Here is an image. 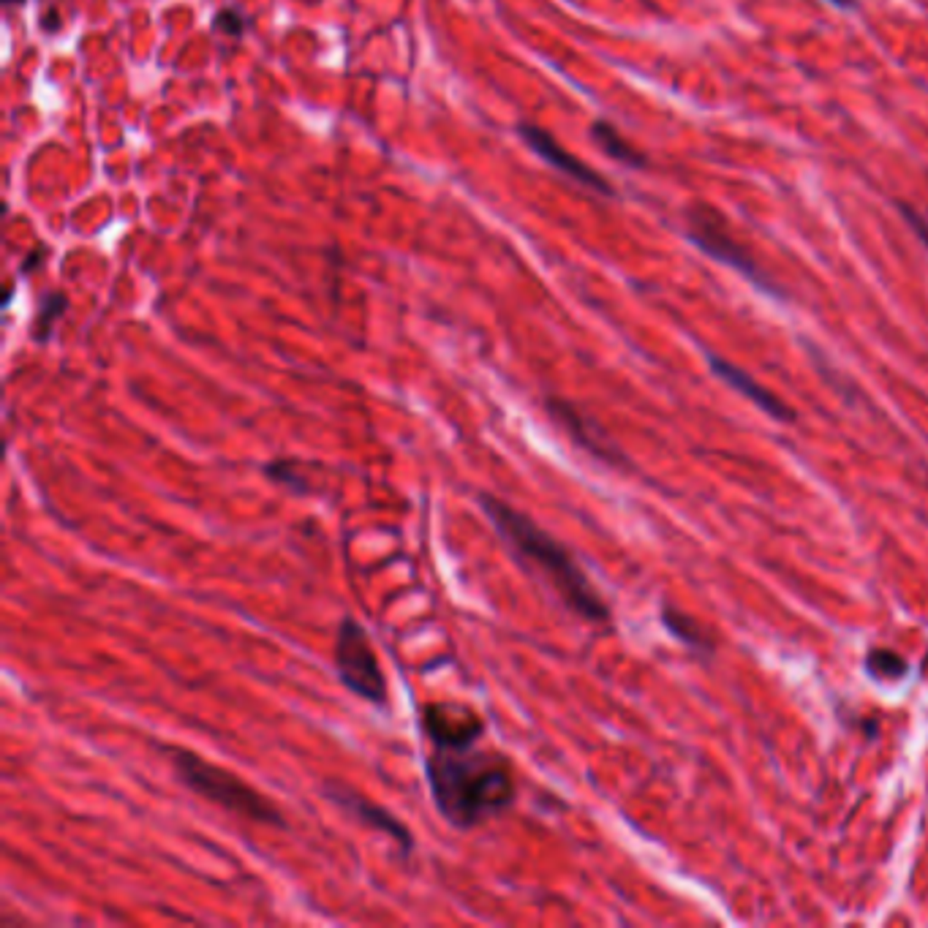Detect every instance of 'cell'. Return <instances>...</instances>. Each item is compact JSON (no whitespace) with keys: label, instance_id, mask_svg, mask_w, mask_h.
Masks as SVG:
<instances>
[{"label":"cell","instance_id":"obj_1","mask_svg":"<svg viewBox=\"0 0 928 928\" xmlns=\"http://www.w3.org/2000/svg\"><path fill=\"white\" fill-rule=\"evenodd\" d=\"M425 782L436 811L457 830H474L504 814L518 798L510 757L483 744L460 749H427Z\"/></svg>","mask_w":928,"mask_h":928},{"label":"cell","instance_id":"obj_2","mask_svg":"<svg viewBox=\"0 0 928 928\" xmlns=\"http://www.w3.org/2000/svg\"><path fill=\"white\" fill-rule=\"evenodd\" d=\"M477 504L499 539L515 556V561L529 575L542 580L569 613L588 623H605L610 618L607 602L594 588L591 577L564 542H558L534 518L493 493H480Z\"/></svg>","mask_w":928,"mask_h":928},{"label":"cell","instance_id":"obj_3","mask_svg":"<svg viewBox=\"0 0 928 928\" xmlns=\"http://www.w3.org/2000/svg\"><path fill=\"white\" fill-rule=\"evenodd\" d=\"M164 752H166V760L172 763L174 779L196 798L257 825L286 828V817L270 801V795L259 792L235 771L210 763L199 752H191L183 746H164Z\"/></svg>","mask_w":928,"mask_h":928},{"label":"cell","instance_id":"obj_4","mask_svg":"<svg viewBox=\"0 0 928 928\" xmlns=\"http://www.w3.org/2000/svg\"><path fill=\"white\" fill-rule=\"evenodd\" d=\"M686 238L698 246L703 254H708L711 259L733 267L738 276H744L746 281H752V286L763 289L771 297H784L782 289L776 286V281L757 265V259L752 257V251L733 235L727 218L706 204V202H694L686 207Z\"/></svg>","mask_w":928,"mask_h":928},{"label":"cell","instance_id":"obj_5","mask_svg":"<svg viewBox=\"0 0 928 928\" xmlns=\"http://www.w3.org/2000/svg\"><path fill=\"white\" fill-rule=\"evenodd\" d=\"M335 672L341 683L354 694V698L370 703V706H387L389 703V689H387V675L381 670L376 645L368 634V629L354 618L343 615L335 632Z\"/></svg>","mask_w":928,"mask_h":928},{"label":"cell","instance_id":"obj_6","mask_svg":"<svg viewBox=\"0 0 928 928\" xmlns=\"http://www.w3.org/2000/svg\"><path fill=\"white\" fill-rule=\"evenodd\" d=\"M419 730L433 749H460L483 744L488 722L466 703L433 700L419 708Z\"/></svg>","mask_w":928,"mask_h":928},{"label":"cell","instance_id":"obj_7","mask_svg":"<svg viewBox=\"0 0 928 928\" xmlns=\"http://www.w3.org/2000/svg\"><path fill=\"white\" fill-rule=\"evenodd\" d=\"M322 792L330 803H335L343 814H349L352 820L368 825L370 830L376 833H384L387 839L395 841V847L400 849V855H411L414 852V836L411 830L392 814L387 811L381 803H376L373 798L357 792L354 787H349L346 782L341 779H327L322 784Z\"/></svg>","mask_w":928,"mask_h":928},{"label":"cell","instance_id":"obj_8","mask_svg":"<svg viewBox=\"0 0 928 928\" xmlns=\"http://www.w3.org/2000/svg\"><path fill=\"white\" fill-rule=\"evenodd\" d=\"M520 136H523V142H526L539 158H545L550 166H556V169L564 172L567 177H572V180L588 185V188L596 191V193L613 196V185H610L599 172H594L588 164H583L580 158H575L572 153H567L548 131H542V128H537V126H520Z\"/></svg>","mask_w":928,"mask_h":928},{"label":"cell","instance_id":"obj_9","mask_svg":"<svg viewBox=\"0 0 928 928\" xmlns=\"http://www.w3.org/2000/svg\"><path fill=\"white\" fill-rule=\"evenodd\" d=\"M708 362H711V370L725 381V384H730L736 392H741L744 398H749L757 408H763L768 417H773V419H779V422H792L795 419V411L779 398V395H773V392H768L763 384H757L746 370H741L738 365H733V362H727V360H722V357H708Z\"/></svg>","mask_w":928,"mask_h":928},{"label":"cell","instance_id":"obj_10","mask_svg":"<svg viewBox=\"0 0 928 928\" xmlns=\"http://www.w3.org/2000/svg\"><path fill=\"white\" fill-rule=\"evenodd\" d=\"M548 411H550V417L583 446V449H588L591 455H596V457H602V460H607V463H618L621 457H618V452L613 449V444L602 436V430L594 425V422H588L572 403H567V400H558V398H550L548 400Z\"/></svg>","mask_w":928,"mask_h":928},{"label":"cell","instance_id":"obj_11","mask_svg":"<svg viewBox=\"0 0 928 928\" xmlns=\"http://www.w3.org/2000/svg\"><path fill=\"white\" fill-rule=\"evenodd\" d=\"M591 139L602 147L605 155H610L613 161H621L623 166L640 169V166L648 164L645 155H642L632 142H626V136H623L613 123H607V120H596V123L591 126Z\"/></svg>","mask_w":928,"mask_h":928},{"label":"cell","instance_id":"obj_12","mask_svg":"<svg viewBox=\"0 0 928 928\" xmlns=\"http://www.w3.org/2000/svg\"><path fill=\"white\" fill-rule=\"evenodd\" d=\"M661 623H664V629H667L675 640H680V642L689 645V648H700V651H711V648H714V645H711V637L703 632V626H700L698 621H694V618L678 613L675 607H664V610H661Z\"/></svg>","mask_w":928,"mask_h":928},{"label":"cell","instance_id":"obj_13","mask_svg":"<svg viewBox=\"0 0 928 928\" xmlns=\"http://www.w3.org/2000/svg\"><path fill=\"white\" fill-rule=\"evenodd\" d=\"M866 672L879 680H898L909 672V664L890 648H871L866 653Z\"/></svg>","mask_w":928,"mask_h":928},{"label":"cell","instance_id":"obj_14","mask_svg":"<svg viewBox=\"0 0 928 928\" xmlns=\"http://www.w3.org/2000/svg\"><path fill=\"white\" fill-rule=\"evenodd\" d=\"M297 466H300V463H295V460H284V457H278V460H270V463H265V466H262V474H265L270 483L281 485V488H289V491L305 493L311 485H308V480L303 477V472H297Z\"/></svg>","mask_w":928,"mask_h":928},{"label":"cell","instance_id":"obj_15","mask_svg":"<svg viewBox=\"0 0 928 928\" xmlns=\"http://www.w3.org/2000/svg\"><path fill=\"white\" fill-rule=\"evenodd\" d=\"M66 295H61V292H52V295H47L44 297V303H42V311H39V316H36V322H33V338L42 343V341H47L50 335H52V327H55V322L66 314Z\"/></svg>","mask_w":928,"mask_h":928},{"label":"cell","instance_id":"obj_16","mask_svg":"<svg viewBox=\"0 0 928 928\" xmlns=\"http://www.w3.org/2000/svg\"><path fill=\"white\" fill-rule=\"evenodd\" d=\"M898 212L904 215V220L909 223V229L917 235V240L928 248V215L914 210L912 204H898Z\"/></svg>","mask_w":928,"mask_h":928},{"label":"cell","instance_id":"obj_17","mask_svg":"<svg viewBox=\"0 0 928 928\" xmlns=\"http://www.w3.org/2000/svg\"><path fill=\"white\" fill-rule=\"evenodd\" d=\"M215 31H220V33H226L231 39H238V36H243V17L235 9H223L215 17Z\"/></svg>","mask_w":928,"mask_h":928},{"label":"cell","instance_id":"obj_18","mask_svg":"<svg viewBox=\"0 0 928 928\" xmlns=\"http://www.w3.org/2000/svg\"><path fill=\"white\" fill-rule=\"evenodd\" d=\"M44 254H47L44 248H36V251H33V254L25 259V267H23V273H31V270H36V265H39V259H42Z\"/></svg>","mask_w":928,"mask_h":928},{"label":"cell","instance_id":"obj_19","mask_svg":"<svg viewBox=\"0 0 928 928\" xmlns=\"http://www.w3.org/2000/svg\"><path fill=\"white\" fill-rule=\"evenodd\" d=\"M44 28H47V31H52V33L61 28V20H58V12H55V9L47 14V20H44Z\"/></svg>","mask_w":928,"mask_h":928},{"label":"cell","instance_id":"obj_20","mask_svg":"<svg viewBox=\"0 0 928 928\" xmlns=\"http://www.w3.org/2000/svg\"><path fill=\"white\" fill-rule=\"evenodd\" d=\"M828 4L836 6V9H852V6L858 4V0H828Z\"/></svg>","mask_w":928,"mask_h":928},{"label":"cell","instance_id":"obj_21","mask_svg":"<svg viewBox=\"0 0 928 928\" xmlns=\"http://www.w3.org/2000/svg\"><path fill=\"white\" fill-rule=\"evenodd\" d=\"M923 675H928V653L923 656Z\"/></svg>","mask_w":928,"mask_h":928},{"label":"cell","instance_id":"obj_22","mask_svg":"<svg viewBox=\"0 0 928 928\" xmlns=\"http://www.w3.org/2000/svg\"><path fill=\"white\" fill-rule=\"evenodd\" d=\"M9 6H17V4H25V0H6Z\"/></svg>","mask_w":928,"mask_h":928}]
</instances>
